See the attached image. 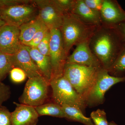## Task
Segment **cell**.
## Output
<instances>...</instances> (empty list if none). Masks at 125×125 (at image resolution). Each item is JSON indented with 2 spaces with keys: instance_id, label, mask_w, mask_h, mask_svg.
Wrapping results in <instances>:
<instances>
[{
  "instance_id": "1",
  "label": "cell",
  "mask_w": 125,
  "mask_h": 125,
  "mask_svg": "<svg viewBox=\"0 0 125 125\" xmlns=\"http://www.w3.org/2000/svg\"><path fill=\"white\" fill-rule=\"evenodd\" d=\"M89 44L92 52L103 68L108 70L125 43L115 28L102 25L98 27L89 39Z\"/></svg>"
},
{
  "instance_id": "2",
  "label": "cell",
  "mask_w": 125,
  "mask_h": 125,
  "mask_svg": "<svg viewBox=\"0 0 125 125\" xmlns=\"http://www.w3.org/2000/svg\"><path fill=\"white\" fill-rule=\"evenodd\" d=\"M98 27L86 24L72 13L64 15L60 30L66 55L74 45L89 39Z\"/></svg>"
},
{
  "instance_id": "3",
  "label": "cell",
  "mask_w": 125,
  "mask_h": 125,
  "mask_svg": "<svg viewBox=\"0 0 125 125\" xmlns=\"http://www.w3.org/2000/svg\"><path fill=\"white\" fill-rule=\"evenodd\" d=\"M100 69L93 67L66 63L63 76L85 101L86 97L96 81Z\"/></svg>"
},
{
  "instance_id": "4",
  "label": "cell",
  "mask_w": 125,
  "mask_h": 125,
  "mask_svg": "<svg viewBox=\"0 0 125 125\" xmlns=\"http://www.w3.org/2000/svg\"><path fill=\"white\" fill-rule=\"evenodd\" d=\"M49 84L52 90L54 103L61 106L75 107L82 111L84 109L86 105L85 99L64 76L51 80Z\"/></svg>"
},
{
  "instance_id": "5",
  "label": "cell",
  "mask_w": 125,
  "mask_h": 125,
  "mask_svg": "<svg viewBox=\"0 0 125 125\" xmlns=\"http://www.w3.org/2000/svg\"><path fill=\"white\" fill-rule=\"evenodd\" d=\"M49 85L42 76L28 78L19 102L34 107L44 104L48 98Z\"/></svg>"
},
{
  "instance_id": "6",
  "label": "cell",
  "mask_w": 125,
  "mask_h": 125,
  "mask_svg": "<svg viewBox=\"0 0 125 125\" xmlns=\"http://www.w3.org/2000/svg\"><path fill=\"white\" fill-rule=\"evenodd\" d=\"M125 81V76H112L107 70H99L96 81L85 99L86 105L93 106L102 104L106 92L113 85Z\"/></svg>"
},
{
  "instance_id": "7",
  "label": "cell",
  "mask_w": 125,
  "mask_h": 125,
  "mask_svg": "<svg viewBox=\"0 0 125 125\" xmlns=\"http://www.w3.org/2000/svg\"><path fill=\"white\" fill-rule=\"evenodd\" d=\"M50 30L49 56L52 66V80L63 76L65 65L68 56L65 51L60 29Z\"/></svg>"
},
{
  "instance_id": "8",
  "label": "cell",
  "mask_w": 125,
  "mask_h": 125,
  "mask_svg": "<svg viewBox=\"0 0 125 125\" xmlns=\"http://www.w3.org/2000/svg\"><path fill=\"white\" fill-rule=\"evenodd\" d=\"M38 14V10L34 4L17 5L2 8L0 18L6 24L19 28L35 19Z\"/></svg>"
},
{
  "instance_id": "9",
  "label": "cell",
  "mask_w": 125,
  "mask_h": 125,
  "mask_svg": "<svg viewBox=\"0 0 125 125\" xmlns=\"http://www.w3.org/2000/svg\"><path fill=\"white\" fill-rule=\"evenodd\" d=\"M33 1L38 10L37 18L49 29H60L64 15L51 0H35Z\"/></svg>"
},
{
  "instance_id": "10",
  "label": "cell",
  "mask_w": 125,
  "mask_h": 125,
  "mask_svg": "<svg viewBox=\"0 0 125 125\" xmlns=\"http://www.w3.org/2000/svg\"><path fill=\"white\" fill-rule=\"evenodd\" d=\"M89 40L83 41L76 45L71 55L67 57L66 63L101 69L102 66L90 48Z\"/></svg>"
},
{
  "instance_id": "11",
  "label": "cell",
  "mask_w": 125,
  "mask_h": 125,
  "mask_svg": "<svg viewBox=\"0 0 125 125\" xmlns=\"http://www.w3.org/2000/svg\"><path fill=\"white\" fill-rule=\"evenodd\" d=\"M19 27L6 24L0 29V52L13 55L22 46Z\"/></svg>"
},
{
  "instance_id": "12",
  "label": "cell",
  "mask_w": 125,
  "mask_h": 125,
  "mask_svg": "<svg viewBox=\"0 0 125 125\" xmlns=\"http://www.w3.org/2000/svg\"><path fill=\"white\" fill-rule=\"evenodd\" d=\"M102 25L115 28L125 20V11L115 0H104L100 11Z\"/></svg>"
},
{
  "instance_id": "13",
  "label": "cell",
  "mask_w": 125,
  "mask_h": 125,
  "mask_svg": "<svg viewBox=\"0 0 125 125\" xmlns=\"http://www.w3.org/2000/svg\"><path fill=\"white\" fill-rule=\"evenodd\" d=\"M12 56L13 67H18L23 70L28 78L42 76L29 52L23 45H22L19 50Z\"/></svg>"
},
{
  "instance_id": "14",
  "label": "cell",
  "mask_w": 125,
  "mask_h": 125,
  "mask_svg": "<svg viewBox=\"0 0 125 125\" xmlns=\"http://www.w3.org/2000/svg\"><path fill=\"white\" fill-rule=\"evenodd\" d=\"M16 105L11 112V125H37L39 116L35 107L14 102Z\"/></svg>"
},
{
  "instance_id": "15",
  "label": "cell",
  "mask_w": 125,
  "mask_h": 125,
  "mask_svg": "<svg viewBox=\"0 0 125 125\" xmlns=\"http://www.w3.org/2000/svg\"><path fill=\"white\" fill-rule=\"evenodd\" d=\"M71 13L86 24L102 26L100 11L90 8L83 0H75Z\"/></svg>"
},
{
  "instance_id": "16",
  "label": "cell",
  "mask_w": 125,
  "mask_h": 125,
  "mask_svg": "<svg viewBox=\"0 0 125 125\" xmlns=\"http://www.w3.org/2000/svg\"><path fill=\"white\" fill-rule=\"evenodd\" d=\"M24 46L29 52L43 77L50 83L52 76V66L50 56L41 54L36 48Z\"/></svg>"
},
{
  "instance_id": "17",
  "label": "cell",
  "mask_w": 125,
  "mask_h": 125,
  "mask_svg": "<svg viewBox=\"0 0 125 125\" xmlns=\"http://www.w3.org/2000/svg\"><path fill=\"white\" fill-rule=\"evenodd\" d=\"M43 24L37 17L19 27L20 30V40L21 44L25 45L29 42Z\"/></svg>"
},
{
  "instance_id": "18",
  "label": "cell",
  "mask_w": 125,
  "mask_h": 125,
  "mask_svg": "<svg viewBox=\"0 0 125 125\" xmlns=\"http://www.w3.org/2000/svg\"><path fill=\"white\" fill-rule=\"evenodd\" d=\"M62 107L64 112L65 118L80 122L85 125H94L91 118L85 116L82 110L79 108L69 106Z\"/></svg>"
},
{
  "instance_id": "19",
  "label": "cell",
  "mask_w": 125,
  "mask_h": 125,
  "mask_svg": "<svg viewBox=\"0 0 125 125\" xmlns=\"http://www.w3.org/2000/svg\"><path fill=\"white\" fill-rule=\"evenodd\" d=\"M39 116H49L65 118V114L62 107L55 103L44 104L35 107Z\"/></svg>"
},
{
  "instance_id": "20",
  "label": "cell",
  "mask_w": 125,
  "mask_h": 125,
  "mask_svg": "<svg viewBox=\"0 0 125 125\" xmlns=\"http://www.w3.org/2000/svg\"><path fill=\"white\" fill-rule=\"evenodd\" d=\"M110 75L116 77L125 76V44L113 64L108 70Z\"/></svg>"
},
{
  "instance_id": "21",
  "label": "cell",
  "mask_w": 125,
  "mask_h": 125,
  "mask_svg": "<svg viewBox=\"0 0 125 125\" xmlns=\"http://www.w3.org/2000/svg\"><path fill=\"white\" fill-rule=\"evenodd\" d=\"M13 68L12 55L0 52V82H2Z\"/></svg>"
},
{
  "instance_id": "22",
  "label": "cell",
  "mask_w": 125,
  "mask_h": 125,
  "mask_svg": "<svg viewBox=\"0 0 125 125\" xmlns=\"http://www.w3.org/2000/svg\"><path fill=\"white\" fill-rule=\"evenodd\" d=\"M52 4L64 15L71 13L75 0H51Z\"/></svg>"
},
{
  "instance_id": "23",
  "label": "cell",
  "mask_w": 125,
  "mask_h": 125,
  "mask_svg": "<svg viewBox=\"0 0 125 125\" xmlns=\"http://www.w3.org/2000/svg\"><path fill=\"white\" fill-rule=\"evenodd\" d=\"M49 30L50 29L43 24L42 28L36 33L31 41L24 46L33 48H37V46Z\"/></svg>"
},
{
  "instance_id": "24",
  "label": "cell",
  "mask_w": 125,
  "mask_h": 125,
  "mask_svg": "<svg viewBox=\"0 0 125 125\" xmlns=\"http://www.w3.org/2000/svg\"><path fill=\"white\" fill-rule=\"evenodd\" d=\"M90 116L94 125H109L106 113L104 110L98 109L94 111L91 113Z\"/></svg>"
},
{
  "instance_id": "25",
  "label": "cell",
  "mask_w": 125,
  "mask_h": 125,
  "mask_svg": "<svg viewBox=\"0 0 125 125\" xmlns=\"http://www.w3.org/2000/svg\"><path fill=\"white\" fill-rule=\"evenodd\" d=\"M10 74L11 80L15 83H22L26 80L27 77L25 72L18 67L12 68Z\"/></svg>"
},
{
  "instance_id": "26",
  "label": "cell",
  "mask_w": 125,
  "mask_h": 125,
  "mask_svg": "<svg viewBox=\"0 0 125 125\" xmlns=\"http://www.w3.org/2000/svg\"><path fill=\"white\" fill-rule=\"evenodd\" d=\"M50 38L51 33L49 30L36 48L41 54L44 55L49 56Z\"/></svg>"
},
{
  "instance_id": "27",
  "label": "cell",
  "mask_w": 125,
  "mask_h": 125,
  "mask_svg": "<svg viewBox=\"0 0 125 125\" xmlns=\"http://www.w3.org/2000/svg\"><path fill=\"white\" fill-rule=\"evenodd\" d=\"M0 125H11V112L4 106L0 107Z\"/></svg>"
},
{
  "instance_id": "28",
  "label": "cell",
  "mask_w": 125,
  "mask_h": 125,
  "mask_svg": "<svg viewBox=\"0 0 125 125\" xmlns=\"http://www.w3.org/2000/svg\"><path fill=\"white\" fill-rule=\"evenodd\" d=\"M10 88L9 85L0 82V107L3 103L10 97L11 95Z\"/></svg>"
},
{
  "instance_id": "29",
  "label": "cell",
  "mask_w": 125,
  "mask_h": 125,
  "mask_svg": "<svg viewBox=\"0 0 125 125\" xmlns=\"http://www.w3.org/2000/svg\"><path fill=\"white\" fill-rule=\"evenodd\" d=\"M33 4V0H0V6L2 8L17 5Z\"/></svg>"
},
{
  "instance_id": "30",
  "label": "cell",
  "mask_w": 125,
  "mask_h": 125,
  "mask_svg": "<svg viewBox=\"0 0 125 125\" xmlns=\"http://www.w3.org/2000/svg\"><path fill=\"white\" fill-rule=\"evenodd\" d=\"M84 3L90 9L100 11L104 0H83Z\"/></svg>"
},
{
  "instance_id": "31",
  "label": "cell",
  "mask_w": 125,
  "mask_h": 125,
  "mask_svg": "<svg viewBox=\"0 0 125 125\" xmlns=\"http://www.w3.org/2000/svg\"><path fill=\"white\" fill-rule=\"evenodd\" d=\"M122 42L125 44V20L121 22L115 27Z\"/></svg>"
},
{
  "instance_id": "32",
  "label": "cell",
  "mask_w": 125,
  "mask_h": 125,
  "mask_svg": "<svg viewBox=\"0 0 125 125\" xmlns=\"http://www.w3.org/2000/svg\"><path fill=\"white\" fill-rule=\"evenodd\" d=\"M6 24V23L0 18V29L5 25Z\"/></svg>"
},
{
  "instance_id": "33",
  "label": "cell",
  "mask_w": 125,
  "mask_h": 125,
  "mask_svg": "<svg viewBox=\"0 0 125 125\" xmlns=\"http://www.w3.org/2000/svg\"><path fill=\"white\" fill-rule=\"evenodd\" d=\"M109 125H118L113 121L109 123Z\"/></svg>"
},
{
  "instance_id": "34",
  "label": "cell",
  "mask_w": 125,
  "mask_h": 125,
  "mask_svg": "<svg viewBox=\"0 0 125 125\" xmlns=\"http://www.w3.org/2000/svg\"><path fill=\"white\" fill-rule=\"evenodd\" d=\"M1 9H2V8H1V7L0 6V13L1 10Z\"/></svg>"
}]
</instances>
